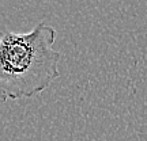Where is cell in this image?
<instances>
[{
    "instance_id": "cell-1",
    "label": "cell",
    "mask_w": 147,
    "mask_h": 141,
    "mask_svg": "<svg viewBox=\"0 0 147 141\" xmlns=\"http://www.w3.org/2000/svg\"><path fill=\"white\" fill-rule=\"evenodd\" d=\"M56 30L44 22L29 33L3 31L0 39L1 100L40 95L60 76Z\"/></svg>"
}]
</instances>
